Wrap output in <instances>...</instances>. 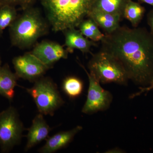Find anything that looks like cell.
Segmentation results:
<instances>
[{"instance_id":"d6986e66","label":"cell","mask_w":153,"mask_h":153,"mask_svg":"<svg viewBox=\"0 0 153 153\" xmlns=\"http://www.w3.org/2000/svg\"><path fill=\"white\" fill-rule=\"evenodd\" d=\"M18 17L17 8L13 6L0 7V37L6 28L10 27Z\"/></svg>"},{"instance_id":"cb8c5ba5","label":"cell","mask_w":153,"mask_h":153,"mask_svg":"<svg viewBox=\"0 0 153 153\" xmlns=\"http://www.w3.org/2000/svg\"><path fill=\"white\" fill-rule=\"evenodd\" d=\"M139 1L147 4L153 7V0H138Z\"/></svg>"},{"instance_id":"ba28073f","label":"cell","mask_w":153,"mask_h":153,"mask_svg":"<svg viewBox=\"0 0 153 153\" xmlns=\"http://www.w3.org/2000/svg\"><path fill=\"white\" fill-rule=\"evenodd\" d=\"M13 63L19 78L34 82L43 76L49 68L31 52L14 57Z\"/></svg>"},{"instance_id":"8992f818","label":"cell","mask_w":153,"mask_h":153,"mask_svg":"<svg viewBox=\"0 0 153 153\" xmlns=\"http://www.w3.org/2000/svg\"><path fill=\"white\" fill-rule=\"evenodd\" d=\"M17 109L10 106L0 113V147L7 152L21 142L25 130Z\"/></svg>"},{"instance_id":"5bb4252c","label":"cell","mask_w":153,"mask_h":153,"mask_svg":"<svg viewBox=\"0 0 153 153\" xmlns=\"http://www.w3.org/2000/svg\"><path fill=\"white\" fill-rule=\"evenodd\" d=\"M102 29L105 34H110L119 27L121 17L116 15L97 11H90L88 15Z\"/></svg>"},{"instance_id":"603a6c76","label":"cell","mask_w":153,"mask_h":153,"mask_svg":"<svg viewBox=\"0 0 153 153\" xmlns=\"http://www.w3.org/2000/svg\"><path fill=\"white\" fill-rule=\"evenodd\" d=\"M108 152H106L107 153H122V150L120 149L119 148H114V149H111L110 150L108 151Z\"/></svg>"},{"instance_id":"4fadbf2b","label":"cell","mask_w":153,"mask_h":153,"mask_svg":"<svg viewBox=\"0 0 153 153\" xmlns=\"http://www.w3.org/2000/svg\"><path fill=\"white\" fill-rule=\"evenodd\" d=\"M19 79L13 73L7 63L0 67V95L12 101L15 95V88Z\"/></svg>"},{"instance_id":"9c48e42d","label":"cell","mask_w":153,"mask_h":153,"mask_svg":"<svg viewBox=\"0 0 153 153\" xmlns=\"http://www.w3.org/2000/svg\"><path fill=\"white\" fill-rule=\"evenodd\" d=\"M49 68L61 59H66L68 51L60 44L53 41H44L36 44L31 52Z\"/></svg>"},{"instance_id":"8fae6325","label":"cell","mask_w":153,"mask_h":153,"mask_svg":"<svg viewBox=\"0 0 153 153\" xmlns=\"http://www.w3.org/2000/svg\"><path fill=\"white\" fill-rule=\"evenodd\" d=\"M82 129L81 126H77L70 130L55 134L47 139L46 143L38 152L41 153H52L66 147Z\"/></svg>"},{"instance_id":"9a60e30c","label":"cell","mask_w":153,"mask_h":153,"mask_svg":"<svg viewBox=\"0 0 153 153\" xmlns=\"http://www.w3.org/2000/svg\"><path fill=\"white\" fill-rule=\"evenodd\" d=\"M129 0H94L90 11L104 12L123 17V13Z\"/></svg>"},{"instance_id":"7402d4cb","label":"cell","mask_w":153,"mask_h":153,"mask_svg":"<svg viewBox=\"0 0 153 153\" xmlns=\"http://www.w3.org/2000/svg\"><path fill=\"white\" fill-rule=\"evenodd\" d=\"M147 20L148 25L150 28L151 33L153 35V10L148 13Z\"/></svg>"},{"instance_id":"2e32d148","label":"cell","mask_w":153,"mask_h":153,"mask_svg":"<svg viewBox=\"0 0 153 153\" xmlns=\"http://www.w3.org/2000/svg\"><path fill=\"white\" fill-rule=\"evenodd\" d=\"M145 13L143 7L139 3L129 0L125 8L123 18L129 21L134 27H137L142 20Z\"/></svg>"},{"instance_id":"3957f363","label":"cell","mask_w":153,"mask_h":153,"mask_svg":"<svg viewBox=\"0 0 153 153\" xmlns=\"http://www.w3.org/2000/svg\"><path fill=\"white\" fill-rule=\"evenodd\" d=\"M48 30V22L39 9L30 7L18 16L9 27L11 44L20 49L30 48L39 38L46 35Z\"/></svg>"},{"instance_id":"5b68a950","label":"cell","mask_w":153,"mask_h":153,"mask_svg":"<svg viewBox=\"0 0 153 153\" xmlns=\"http://www.w3.org/2000/svg\"><path fill=\"white\" fill-rule=\"evenodd\" d=\"M33 97L38 111L43 115L52 116L64 103L57 85L49 77H42L34 82V85L27 88Z\"/></svg>"},{"instance_id":"6da1fadb","label":"cell","mask_w":153,"mask_h":153,"mask_svg":"<svg viewBox=\"0 0 153 153\" xmlns=\"http://www.w3.org/2000/svg\"><path fill=\"white\" fill-rule=\"evenodd\" d=\"M100 50L118 61L129 80L140 85L153 79V35L146 28L120 27L101 40Z\"/></svg>"},{"instance_id":"d4e9b609","label":"cell","mask_w":153,"mask_h":153,"mask_svg":"<svg viewBox=\"0 0 153 153\" xmlns=\"http://www.w3.org/2000/svg\"><path fill=\"white\" fill-rule=\"evenodd\" d=\"M1 57H0V67L1 66Z\"/></svg>"},{"instance_id":"7c38bea8","label":"cell","mask_w":153,"mask_h":153,"mask_svg":"<svg viewBox=\"0 0 153 153\" xmlns=\"http://www.w3.org/2000/svg\"><path fill=\"white\" fill-rule=\"evenodd\" d=\"M75 28L67 29L63 32L65 37V45L68 52H72L76 49L82 53H89L91 47L97 44L94 41L88 40L79 30Z\"/></svg>"},{"instance_id":"44dd1931","label":"cell","mask_w":153,"mask_h":153,"mask_svg":"<svg viewBox=\"0 0 153 153\" xmlns=\"http://www.w3.org/2000/svg\"><path fill=\"white\" fill-rule=\"evenodd\" d=\"M153 88V79L151 81L150 83L149 86L147 87H140V91L138 92L137 93L134 94H132L131 96L130 97V98H133L136 97L140 95L141 94L143 93L144 92H146V91H149Z\"/></svg>"},{"instance_id":"ac0fdd59","label":"cell","mask_w":153,"mask_h":153,"mask_svg":"<svg viewBox=\"0 0 153 153\" xmlns=\"http://www.w3.org/2000/svg\"><path fill=\"white\" fill-rule=\"evenodd\" d=\"M64 92L71 98L78 97L82 93L83 85L82 81L74 76H70L64 79L62 84Z\"/></svg>"},{"instance_id":"30bf717a","label":"cell","mask_w":153,"mask_h":153,"mask_svg":"<svg viewBox=\"0 0 153 153\" xmlns=\"http://www.w3.org/2000/svg\"><path fill=\"white\" fill-rule=\"evenodd\" d=\"M51 130L43 117V114H37L33 120L31 127L28 129L25 151L29 150L47 139Z\"/></svg>"},{"instance_id":"277c9868","label":"cell","mask_w":153,"mask_h":153,"mask_svg":"<svg viewBox=\"0 0 153 153\" xmlns=\"http://www.w3.org/2000/svg\"><path fill=\"white\" fill-rule=\"evenodd\" d=\"M88 66L89 73L100 83L127 84L129 79L123 67L114 57L106 52L100 50L93 54Z\"/></svg>"},{"instance_id":"7a4b0ae2","label":"cell","mask_w":153,"mask_h":153,"mask_svg":"<svg viewBox=\"0 0 153 153\" xmlns=\"http://www.w3.org/2000/svg\"><path fill=\"white\" fill-rule=\"evenodd\" d=\"M94 0H41L55 32L76 28L88 16Z\"/></svg>"},{"instance_id":"52a82bcc","label":"cell","mask_w":153,"mask_h":153,"mask_svg":"<svg viewBox=\"0 0 153 153\" xmlns=\"http://www.w3.org/2000/svg\"><path fill=\"white\" fill-rule=\"evenodd\" d=\"M80 66L86 72L89 81L87 99L82 107V112L85 114H91L106 110L112 102V94L103 89L100 82L88 72L84 66L81 64Z\"/></svg>"},{"instance_id":"ffe728a7","label":"cell","mask_w":153,"mask_h":153,"mask_svg":"<svg viewBox=\"0 0 153 153\" xmlns=\"http://www.w3.org/2000/svg\"><path fill=\"white\" fill-rule=\"evenodd\" d=\"M36 0H0V7L3 6H13L25 10L32 7Z\"/></svg>"},{"instance_id":"e0dca14e","label":"cell","mask_w":153,"mask_h":153,"mask_svg":"<svg viewBox=\"0 0 153 153\" xmlns=\"http://www.w3.org/2000/svg\"><path fill=\"white\" fill-rule=\"evenodd\" d=\"M77 27L83 36L95 42L101 41L105 35L100 31L95 22L89 18L83 20Z\"/></svg>"}]
</instances>
